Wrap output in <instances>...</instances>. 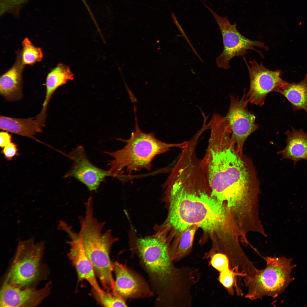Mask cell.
<instances>
[{
    "label": "cell",
    "instance_id": "1",
    "mask_svg": "<svg viewBox=\"0 0 307 307\" xmlns=\"http://www.w3.org/2000/svg\"><path fill=\"white\" fill-rule=\"evenodd\" d=\"M163 187L169 200L167 221L182 233L192 225L213 234L224 226L226 209L213 196L206 173L200 165L185 163L171 171Z\"/></svg>",
    "mask_w": 307,
    "mask_h": 307
},
{
    "label": "cell",
    "instance_id": "2",
    "mask_svg": "<svg viewBox=\"0 0 307 307\" xmlns=\"http://www.w3.org/2000/svg\"><path fill=\"white\" fill-rule=\"evenodd\" d=\"M135 243L133 250L149 277L156 304L191 306V291L200 279L198 269L176 266L169 243L161 235L139 238Z\"/></svg>",
    "mask_w": 307,
    "mask_h": 307
},
{
    "label": "cell",
    "instance_id": "3",
    "mask_svg": "<svg viewBox=\"0 0 307 307\" xmlns=\"http://www.w3.org/2000/svg\"><path fill=\"white\" fill-rule=\"evenodd\" d=\"M234 146L229 138L213 137L202 159L212 195L221 202H227L229 207L241 203L252 186L249 171Z\"/></svg>",
    "mask_w": 307,
    "mask_h": 307
},
{
    "label": "cell",
    "instance_id": "4",
    "mask_svg": "<svg viewBox=\"0 0 307 307\" xmlns=\"http://www.w3.org/2000/svg\"><path fill=\"white\" fill-rule=\"evenodd\" d=\"M134 108V130L128 139H118L124 142L125 145L119 150L104 152L113 158L108 163L110 167L108 171L116 177L123 173L124 169L129 175L143 169L150 171L152 162L156 155L166 152L172 148L181 149L187 143V141L177 143H167L158 139L153 132H144L138 125L136 107Z\"/></svg>",
    "mask_w": 307,
    "mask_h": 307
},
{
    "label": "cell",
    "instance_id": "5",
    "mask_svg": "<svg viewBox=\"0 0 307 307\" xmlns=\"http://www.w3.org/2000/svg\"><path fill=\"white\" fill-rule=\"evenodd\" d=\"M94 210L91 208L86 209L84 216L79 218V231H73V233L81 243L103 290L115 293L110 253L111 246L118 239L113 237L111 230L103 232L105 223L98 221L94 216Z\"/></svg>",
    "mask_w": 307,
    "mask_h": 307
},
{
    "label": "cell",
    "instance_id": "6",
    "mask_svg": "<svg viewBox=\"0 0 307 307\" xmlns=\"http://www.w3.org/2000/svg\"><path fill=\"white\" fill-rule=\"evenodd\" d=\"M265 267L254 275L244 277L247 292L245 298L254 300L269 296L275 298L284 292L292 279L291 271L295 266L292 260L285 257L264 258Z\"/></svg>",
    "mask_w": 307,
    "mask_h": 307
},
{
    "label": "cell",
    "instance_id": "7",
    "mask_svg": "<svg viewBox=\"0 0 307 307\" xmlns=\"http://www.w3.org/2000/svg\"><path fill=\"white\" fill-rule=\"evenodd\" d=\"M34 239L19 242L5 281L25 288L30 287L40 278L43 271L42 260L44 243L35 244Z\"/></svg>",
    "mask_w": 307,
    "mask_h": 307
},
{
    "label": "cell",
    "instance_id": "8",
    "mask_svg": "<svg viewBox=\"0 0 307 307\" xmlns=\"http://www.w3.org/2000/svg\"><path fill=\"white\" fill-rule=\"evenodd\" d=\"M203 4L215 18L222 36L223 51L216 59V64L219 67L228 69L230 67V62L232 58L238 56L245 57L248 50L255 51L262 57H263L261 52L256 48H259L267 51L269 50L268 46L261 41L252 40L246 38L238 32L235 24H231L227 17H222L219 16L205 4Z\"/></svg>",
    "mask_w": 307,
    "mask_h": 307
},
{
    "label": "cell",
    "instance_id": "9",
    "mask_svg": "<svg viewBox=\"0 0 307 307\" xmlns=\"http://www.w3.org/2000/svg\"><path fill=\"white\" fill-rule=\"evenodd\" d=\"M243 58L248 69L250 80L247 97L249 102L262 106L267 95L273 92H278L285 81L280 77V70H271L255 60L248 63L245 57Z\"/></svg>",
    "mask_w": 307,
    "mask_h": 307
},
{
    "label": "cell",
    "instance_id": "10",
    "mask_svg": "<svg viewBox=\"0 0 307 307\" xmlns=\"http://www.w3.org/2000/svg\"><path fill=\"white\" fill-rule=\"evenodd\" d=\"M230 99L229 109L224 117L232 140L238 152L240 153L247 138L258 128L259 125L255 123V115L247 109L249 101L246 94L244 93L240 99L233 96H230Z\"/></svg>",
    "mask_w": 307,
    "mask_h": 307
},
{
    "label": "cell",
    "instance_id": "11",
    "mask_svg": "<svg viewBox=\"0 0 307 307\" xmlns=\"http://www.w3.org/2000/svg\"><path fill=\"white\" fill-rule=\"evenodd\" d=\"M67 155L73 163L64 177L75 178L84 184L90 191H97L101 183L104 182L107 177H116L109 171L101 169L92 164L82 146L73 149Z\"/></svg>",
    "mask_w": 307,
    "mask_h": 307
},
{
    "label": "cell",
    "instance_id": "12",
    "mask_svg": "<svg viewBox=\"0 0 307 307\" xmlns=\"http://www.w3.org/2000/svg\"><path fill=\"white\" fill-rule=\"evenodd\" d=\"M113 264L115 276L116 293L126 301L151 297L154 292L140 275L125 265L115 262Z\"/></svg>",
    "mask_w": 307,
    "mask_h": 307
},
{
    "label": "cell",
    "instance_id": "13",
    "mask_svg": "<svg viewBox=\"0 0 307 307\" xmlns=\"http://www.w3.org/2000/svg\"><path fill=\"white\" fill-rule=\"evenodd\" d=\"M60 229L66 232L70 239L67 241L70 247L68 256L75 268L78 280H85L93 290L99 293L103 292L104 290L98 283L93 265L71 227L65 222L61 225Z\"/></svg>",
    "mask_w": 307,
    "mask_h": 307
},
{
    "label": "cell",
    "instance_id": "14",
    "mask_svg": "<svg viewBox=\"0 0 307 307\" xmlns=\"http://www.w3.org/2000/svg\"><path fill=\"white\" fill-rule=\"evenodd\" d=\"M51 287V282L37 290L31 287L20 288L5 281L0 291V307L36 306L49 295Z\"/></svg>",
    "mask_w": 307,
    "mask_h": 307
},
{
    "label": "cell",
    "instance_id": "15",
    "mask_svg": "<svg viewBox=\"0 0 307 307\" xmlns=\"http://www.w3.org/2000/svg\"><path fill=\"white\" fill-rule=\"evenodd\" d=\"M17 55L15 63L0 77V94L10 101L18 100L22 96V74L24 65L22 63L20 51Z\"/></svg>",
    "mask_w": 307,
    "mask_h": 307
},
{
    "label": "cell",
    "instance_id": "16",
    "mask_svg": "<svg viewBox=\"0 0 307 307\" xmlns=\"http://www.w3.org/2000/svg\"><path fill=\"white\" fill-rule=\"evenodd\" d=\"M285 134L287 136L286 146L278 152L282 155L281 159L291 160L294 165L302 159L307 161V132L292 127L291 131L287 130Z\"/></svg>",
    "mask_w": 307,
    "mask_h": 307
},
{
    "label": "cell",
    "instance_id": "17",
    "mask_svg": "<svg viewBox=\"0 0 307 307\" xmlns=\"http://www.w3.org/2000/svg\"><path fill=\"white\" fill-rule=\"evenodd\" d=\"M74 78V75L69 67L62 63L58 64L48 74L46 80V94L42 107L38 115L40 119L46 120L47 107L55 91L59 87Z\"/></svg>",
    "mask_w": 307,
    "mask_h": 307
},
{
    "label": "cell",
    "instance_id": "18",
    "mask_svg": "<svg viewBox=\"0 0 307 307\" xmlns=\"http://www.w3.org/2000/svg\"><path fill=\"white\" fill-rule=\"evenodd\" d=\"M43 125L37 118H18L0 116V129L35 139L34 135L42 131Z\"/></svg>",
    "mask_w": 307,
    "mask_h": 307
},
{
    "label": "cell",
    "instance_id": "19",
    "mask_svg": "<svg viewBox=\"0 0 307 307\" xmlns=\"http://www.w3.org/2000/svg\"><path fill=\"white\" fill-rule=\"evenodd\" d=\"M278 92L290 103L294 111L303 110L307 114V75L297 83L285 81Z\"/></svg>",
    "mask_w": 307,
    "mask_h": 307
},
{
    "label": "cell",
    "instance_id": "20",
    "mask_svg": "<svg viewBox=\"0 0 307 307\" xmlns=\"http://www.w3.org/2000/svg\"><path fill=\"white\" fill-rule=\"evenodd\" d=\"M198 227L196 225H192L182 232L172 252L175 263L188 256L191 252L194 236Z\"/></svg>",
    "mask_w": 307,
    "mask_h": 307
},
{
    "label": "cell",
    "instance_id": "21",
    "mask_svg": "<svg viewBox=\"0 0 307 307\" xmlns=\"http://www.w3.org/2000/svg\"><path fill=\"white\" fill-rule=\"evenodd\" d=\"M218 278L220 283L227 291L231 296L234 295L235 289L237 294L238 296H242L243 293L238 286L237 277L240 276L244 277L245 274L240 273L238 269L230 268L219 272Z\"/></svg>",
    "mask_w": 307,
    "mask_h": 307
},
{
    "label": "cell",
    "instance_id": "22",
    "mask_svg": "<svg viewBox=\"0 0 307 307\" xmlns=\"http://www.w3.org/2000/svg\"><path fill=\"white\" fill-rule=\"evenodd\" d=\"M22 45V48L20 53L24 65H32L42 60L43 54L42 49L35 47L28 38L24 39Z\"/></svg>",
    "mask_w": 307,
    "mask_h": 307
},
{
    "label": "cell",
    "instance_id": "23",
    "mask_svg": "<svg viewBox=\"0 0 307 307\" xmlns=\"http://www.w3.org/2000/svg\"><path fill=\"white\" fill-rule=\"evenodd\" d=\"M93 295L97 302L105 307H126V301L111 292L99 293L93 289Z\"/></svg>",
    "mask_w": 307,
    "mask_h": 307
},
{
    "label": "cell",
    "instance_id": "24",
    "mask_svg": "<svg viewBox=\"0 0 307 307\" xmlns=\"http://www.w3.org/2000/svg\"><path fill=\"white\" fill-rule=\"evenodd\" d=\"M28 0H0V14L6 13L18 15L23 5Z\"/></svg>",
    "mask_w": 307,
    "mask_h": 307
},
{
    "label": "cell",
    "instance_id": "25",
    "mask_svg": "<svg viewBox=\"0 0 307 307\" xmlns=\"http://www.w3.org/2000/svg\"><path fill=\"white\" fill-rule=\"evenodd\" d=\"M209 258V265L219 272L230 268L229 258L224 254L216 252L213 254Z\"/></svg>",
    "mask_w": 307,
    "mask_h": 307
},
{
    "label": "cell",
    "instance_id": "26",
    "mask_svg": "<svg viewBox=\"0 0 307 307\" xmlns=\"http://www.w3.org/2000/svg\"><path fill=\"white\" fill-rule=\"evenodd\" d=\"M18 149L16 145L11 142L5 146L2 152L5 157L8 160H11L13 157L17 154Z\"/></svg>",
    "mask_w": 307,
    "mask_h": 307
},
{
    "label": "cell",
    "instance_id": "27",
    "mask_svg": "<svg viewBox=\"0 0 307 307\" xmlns=\"http://www.w3.org/2000/svg\"><path fill=\"white\" fill-rule=\"evenodd\" d=\"M12 142L11 136L7 132H1L0 133V146L3 148L5 146Z\"/></svg>",
    "mask_w": 307,
    "mask_h": 307
},
{
    "label": "cell",
    "instance_id": "28",
    "mask_svg": "<svg viewBox=\"0 0 307 307\" xmlns=\"http://www.w3.org/2000/svg\"><path fill=\"white\" fill-rule=\"evenodd\" d=\"M171 17L173 20V21L175 24L178 28L179 29V30L181 33L182 34L183 36H184V38L188 42H189L190 45H192L191 44V43L190 42L189 40H188V38L186 36L185 34L184 33L183 30L182 28H181V26L180 24L179 23V22L177 21V18L175 16V14L173 13H171Z\"/></svg>",
    "mask_w": 307,
    "mask_h": 307
}]
</instances>
